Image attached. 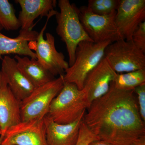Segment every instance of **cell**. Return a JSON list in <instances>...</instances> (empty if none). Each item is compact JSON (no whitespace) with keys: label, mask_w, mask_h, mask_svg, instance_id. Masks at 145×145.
<instances>
[{"label":"cell","mask_w":145,"mask_h":145,"mask_svg":"<svg viewBox=\"0 0 145 145\" xmlns=\"http://www.w3.org/2000/svg\"><path fill=\"white\" fill-rule=\"evenodd\" d=\"M134 93L118 89L112 82L108 91L91 103L83 121L98 140L109 145H130L145 135Z\"/></svg>","instance_id":"obj_1"},{"label":"cell","mask_w":145,"mask_h":145,"mask_svg":"<svg viewBox=\"0 0 145 145\" xmlns=\"http://www.w3.org/2000/svg\"><path fill=\"white\" fill-rule=\"evenodd\" d=\"M89 106L84 89H79L72 83H65L50 104L46 116L57 123L68 124L84 116Z\"/></svg>","instance_id":"obj_2"},{"label":"cell","mask_w":145,"mask_h":145,"mask_svg":"<svg viewBox=\"0 0 145 145\" xmlns=\"http://www.w3.org/2000/svg\"><path fill=\"white\" fill-rule=\"evenodd\" d=\"M58 6L60 12H57L55 16L57 24L56 32L66 45L70 66L75 61L79 44L83 41L93 42L81 24L76 5L68 0H59Z\"/></svg>","instance_id":"obj_3"},{"label":"cell","mask_w":145,"mask_h":145,"mask_svg":"<svg viewBox=\"0 0 145 145\" xmlns=\"http://www.w3.org/2000/svg\"><path fill=\"white\" fill-rule=\"evenodd\" d=\"M111 43L108 41L80 43L75 52L74 63L65 71V83H72L79 89H82L87 76L103 59L106 48Z\"/></svg>","instance_id":"obj_4"},{"label":"cell","mask_w":145,"mask_h":145,"mask_svg":"<svg viewBox=\"0 0 145 145\" xmlns=\"http://www.w3.org/2000/svg\"><path fill=\"white\" fill-rule=\"evenodd\" d=\"M63 75H60L49 82L36 88L30 95L21 101L22 121L43 119L50 104L64 85Z\"/></svg>","instance_id":"obj_5"},{"label":"cell","mask_w":145,"mask_h":145,"mask_svg":"<svg viewBox=\"0 0 145 145\" xmlns=\"http://www.w3.org/2000/svg\"><path fill=\"white\" fill-rule=\"evenodd\" d=\"M104 57L117 73L145 69V53L131 41L111 43L106 48Z\"/></svg>","instance_id":"obj_6"},{"label":"cell","mask_w":145,"mask_h":145,"mask_svg":"<svg viewBox=\"0 0 145 145\" xmlns=\"http://www.w3.org/2000/svg\"><path fill=\"white\" fill-rule=\"evenodd\" d=\"M79 19L88 36L93 42H114L123 40L114 22L116 12L100 16L91 12L85 6L78 8Z\"/></svg>","instance_id":"obj_7"},{"label":"cell","mask_w":145,"mask_h":145,"mask_svg":"<svg viewBox=\"0 0 145 145\" xmlns=\"http://www.w3.org/2000/svg\"><path fill=\"white\" fill-rule=\"evenodd\" d=\"M53 15L47 17L44 26L39 33L35 41V50L36 58L42 65L54 76L63 75L65 71L69 67V64L65 60V56L61 52L57 51L55 47L54 36L50 33H44L46 28L48 22Z\"/></svg>","instance_id":"obj_8"},{"label":"cell","mask_w":145,"mask_h":145,"mask_svg":"<svg viewBox=\"0 0 145 145\" xmlns=\"http://www.w3.org/2000/svg\"><path fill=\"white\" fill-rule=\"evenodd\" d=\"M145 19V0H119L114 22L123 40L132 41L133 32Z\"/></svg>","instance_id":"obj_9"},{"label":"cell","mask_w":145,"mask_h":145,"mask_svg":"<svg viewBox=\"0 0 145 145\" xmlns=\"http://www.w3.org/2000/svg\"><path fill=\"white\" fill-rule=\"evenodd\" d=\"M44 118L21 121L11 127L1 141V145H48Z\"/></svg>","instance_id":"obj_10"},{"label":"cell","mask_w":145,"mask_h":145,"mask_svg":"<svg viewBox=\"0 0 145 145\" xmlns=\"http://www.w3.org/2000/svg\"><path fill=\"white\" fill-rule=\"evenodd\" d=\"M117 74L105 57L89 73L84 82L83 89L85 91L89 106L93 101L108 91Z\"/></svg>","instance_id":"obj_11"},{"label":"cell","mask_w":145,"mask_h":145,"mask_svg":"<svg viewBox=\"0 0 145 145\" xmlns=\"http://www.w3.org/2000/svg\"><path fill=\"white\" fill-rule=\"evenodd\" d=\"M20 103L10 90L4 76L0 71L1 141L10 127L22 121Z\"/></svg>","instance_id":"obj_12"},{"label":"cell","mask_w":145,"mask_h":145,"mask_svg":"<svg viewBox=\"0 0 145 145\" xmlns=\"http://www.w3.org/2000/svg\"><path fill=\"white\" fill-rule=\"evenodd\" d=\"M2 61L0 71L4 76L12 93L21 102L36 88L21 72L14 58L5 56Z\"/></svg>","instance_id":"obj_13"},{"label":"cell","mask_w":145,"mask_h":145,"mask_svg":"<svg viewBox=\"0 0 145 145\" xmlns=\"http://www.w3.org/2000/svg\"><path fill=\"white\" fill-rule=\"evenodd\" d=\"M21 7L18 20L21 29H32L34 20L39 17L50 15L55 16L58 11L54 10L57 3L55 0H16Z\"/></svg>","instance_id":"obj_14"},{"label":"cell","mask_w":145,"mask_h":145,"mask_svg":"<svg viewBox=\"0 0 145 145\" xmlns=\"http://www.w3.org/2000/svg\"><path fill=\"white\" fill-rule=\"evenodd\" d=\"M84 115L68 124L57 123L46 116L44 119L48 145H76Z\"/></svg>","instance_id":"obj_15"},{"label":"cell","mask_w":145,"mask_h":145,"mask_svg":"<svg viewBox=\"0 0 145 145\" xmlns=\"http://www.w3.org/2000/svg\"><path fill=\"white\" fill-rule=\"evenodd\" d=\"M3 29L0 25V59H3V55L9 54H16L37 59L36 54L32 51L29 43L36 41L39 32L32 29H21L18 36L11 38L1 32Z\"/></svg>","instance_id":"obj_16"},{"label":"cell","mask_w":145,"mask_h":145,"mask_svg":"<svg viewBox=\"0 0 145 145\" xmlns=\"http://www.w3.org/2000/svg\"><path fill=\"white\" fill-rule=\"evenodd\" d=\"M14 59L23 74L35 88L43 85L55 79L54 76L44 67L37 59L15 55Z\"/></svg>","instance_id":"obj_17"},{"label":"cell","mask_w":145,"mask_h":145,"mask_svg":"<svg viewBox=\"0 0 145 145\" xmlns=\"http://www.w3.org/2000/svg\"><path fill=\"white\" fill-rule=\"evenodd\" d=\"M112 84L116 88L120 90H134L138 86L145 84V69L117 73Z\"/></svg>","instance_id":"obj_18"},{"label":"cell","mask_w":145,"mask_h":145,"mask_svg":"<svg viewBox=\"0 0 145 145\" xmlns=\"http://www.w3.org/2000/svg\"><path fill=\"white\" fill-rule=\"evenodd\" d=\"M0 25L7 31H15L21 27L13 5L8 0H0Z\"/></svg>","instance_id":"obj_19"},{"label":"cell","mask_w":145,"mask_h":145,"mask_svg":"<svg viewBox=\"0 0 145 145\" xmlns=\"http://www.w3.org/2000/svg\"><path fill=\"white\" fill-rule=\"evenodd\" d=\"M119 0H89L88 9L94 14L107 16L116 12Z\"/></svg>","instance_id":"obj_20"},{"label":"cell","mask_w":145,"mask_h":145,"mask_svg":"<svg viewBox=\"0 0 145 145\" xmlns=\"http://www.w3.org/2000/svg\"><path fill=\"white\" fill-rule=\"evenodd\" d=\"M97 140H99L98 138L90 131L83 121L80 127L78 141L75 145H88L91 142Z\"/></svg>","instance_id":"obj_21"},{"label":"cell","mask_w":145,"mask_h":145,"mask_svg":"<svg viewBox=\"0 0 145 145\" xmlns=\"http://www.w3.org/2000/svg\"><path fill=\"white\" fill-rule=\"evenodd\" d=\"M132 41L145 53V21L140 24L132 35Z\"/></svg>","instance_id":"obj_22"},{"label":"cell","mask_w":145,"mask_h":145,"mask_svg":"<svg viewBox=\"0 0 145 145\" xmlns=\"http://www.w3.org/2000/svg\"><path fill=\"white\" fill-rule=\"evenodd\" d=\"M134 91L138 96V106L140 116L143 121L145 122V84L137 86L135 89Z\"/></svg>","instance_id":"obj_23"},{"label":"cell","mask_w":145,"mask_h":145,"mask_svg":"<svg viewBox=\"0 0 145 145\" xmlns=\"http://www.w3.org/2000/svg\"><path fill=\"white\" fill-rule=\"evenodd\" d=\"M130 145H145V135L138 138Z\"/></svg>","instance_id":"obj_24"},{"label":"cell","mask_w":145,"mask_h":145,"mask_svg":"<svg viewBox=\"0 0 145 145\" xmlns=\"http://www.w3.org/2000/svg\"><path fill=\"white\" fill-rule=\"evenodd\" d=\"M88 145H109L107 143L103 142V141H100V140H97L93 141L91 142Z\"/></svg>","instance_id":"obj_25"},{"label":"cell","mask_w":145,"mask_h":145,"mask_svg":"<svg viewBox=\"0 0 145 145\" xmlns=\"http://www.w3.org/2000/svg\"><path fill=\"white\" fill-rule=\"evenodd\" d=\"M1 135V127H0V136Z\"/></svg>","instance_id":"obj_26"},{"label":"cell","mask_w":145,"mask_h":145,"mask_svg":"<svg viewBox=\"0 0 145 145\" xmlns=\"http://www.w3.org/2000/svg\"><path fill=\"white\" fill-rule=\"evenodd\" d=\"M0 145H1V140H0Z\"/></svg>","instance_id":"obj_27"}]
</instances>
